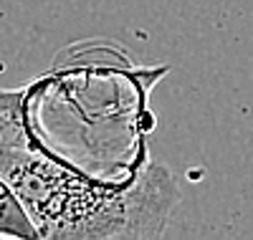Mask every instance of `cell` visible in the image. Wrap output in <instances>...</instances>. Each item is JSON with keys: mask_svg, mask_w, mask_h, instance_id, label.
<instances>
[{"mask_svg": "<svg viewBox=\"0 0 253 240\" xmlns=\"http://www.w3.org/2000/svg\"><path fill=\"white\" fill-rule=\"evenodd\" d=\"M33 91L0 89V177L23 202L41 240L160 238L180 202L170 169L139 160L99 177L61 157L38 134Z\"/></svg>", "mask_w": 253, "mask_h": 240, "instance_id": "6da1fadb", "label": "cell"}]
</instances>
